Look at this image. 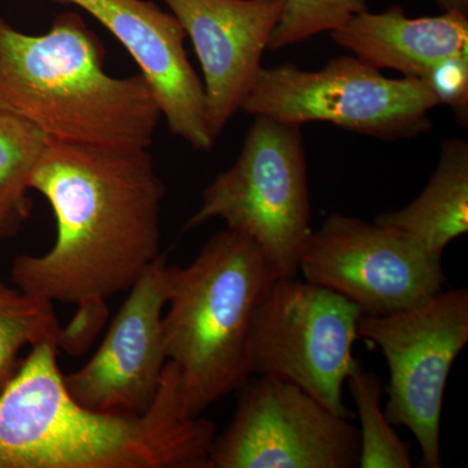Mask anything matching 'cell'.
<instances>
[{"label":"cell","instance_id":"1","mask_svg":"<svg viewBox=\"0 0 468 468\" xmlns=\"http://www.w3.org/2000/svg\"><path fill=\"white\" fill-rule=\"evenodd\" d=\"M54 212L57 239L20 255L12 282L50 302L106 301L128 292L160 257L165 187L149 149L50 141L27 178Z\"/></svg>","mask_w":468,"mask_h":468},{"label":"cell","instance_id":"2","mask_svg":"<svg viewBox=\"0 0 468 468\" xmlns=\"http://www.w3.org/2000/svg\"><path fill=\"white\" fill-rule=\"evenodd\" d=\"M30 347L0 392V468H209L217 430L187 412L174 362L144 414H104L68 390L58 338Z\"/></svg>","mask_w":468,"mask_h":468},{"label":"cell","instance_id":"3","mask_svg":"<svg viewBox=\"0 0 468 468\" xmlns=\"http://www.w3.org/2000/svg\"><path fill=\"white\" fill-rule=\"evenodd\" d=\"M0 111L32 122L55 143L150 149L162 113L141 73L104 70L98 37L77 12L42 34L0 17Z\"/></svg>","mask_w":468,"mask_h":468},{"label":"cell","instance_id":"4","mask_svg":"<svg viewBox=\"0 0 468 468\" xmlns=\"http://www.w3.org/2000/svg\"><path fill=\"white\" fill-rule=\"evenodd\" d=\"M277 277L260 246L228 228L212 236L192 263L167 266L163 338L193 417L252 377V325Z\"/></svg>","mask_w":468,"mask_h":468},{"label":"cell","instance_id":"5","mask_svg":"<svg viewBox=\"0 0 468 468\" xmlns=\"http://www.w3.org/2000/svg\"><path fill=\"white\" fill-rule=\"evenodd\" d=\"M254 117L239 158L206 187L183 232L221 218L260 246L277 276H297L313 232L303 134L301 126Z\"/></svg>","mask_w":468,"mask_h":468},{"label":"cell","instance_id":"6","mask_svg":"<svg viewBox=\"0 0 468 468\" xmlns=\"http://www.w3.org/2000/svg\"><path fill=\"white\" fill-rule=\"evenodd\" d=\"M440 106L420 79H389L356 57L332 58L319 70L285 63L261 67L241 111L302 126L323 122L384 141L410 140L433 128Z\"/></svg>","mask_w":468,"mask_h":468},{"label":"cell","instance_id":"7","mask_svg":"<svg viewBox=\"0 0 468 468\" xmlns=\"http://www.w3.org/2000/svg\"><path fill=\"white\" fill-rule=\"evenodd\" d=\"M358 335L377 345L387 360L388 420L411 431L421 452L419 467L441 468L443 394L468 344L467 288H443L389 315H362Z\"/></svg>","mask_w":468,"mask_h":468},{"label":"cell","instance_id":"8","mask_svg":"<svg viewBox=\"0 0 468 468\" xmlns=\"http://www.w3.org/2000/svg\"><path fill=\"white\" fill-rule=\"evenodd\" d=\"M362 315L338 292L297 276L277 277L252 325V377L295 385L335 414L353 418L343 390Z\"/></svg>","mask_w":468,"mask_h":468},{"label":"cell","instance_id":"9","mask_svg":"<svg viewBox=\"0 0 468 468\" xmlns=\"http://www.w3.org/2000/svg\"><path fill=\"white\" fill-rule=\"evenodd\" d=\"M300 273L306 282L343 295L369 316L410 309L448 282L442 258L411 237L337 212L307 237Z\"/></svg>","mask_w":468,"mask_h":468},{"label":"cell","instance_id":"10","mask_svg":"<svg viewBox=\"0 0 468 468\" xmlns=\"http://www.w3.org/2000/svg\"><path fill=\"white\" fill-rule=\"evenodd\" d=\"M239 389L227 430L215 437L209 468H353L359 431L295 385L258 375Z\"/></svg>","mask_w":468,"mask_h":468},{"label":"cell","instance_id":"11","mask_svg":"<svg viewBox=\"0 0 468 468\" xmlns=\"http://www.w3.org/2000/svg\"><path fill=\"white\" fill-rule=\"evenodd\" d=\"M167 260L160 255L131 289L95 356L64 377L85 408L104 414L143 415L158 396L168 362L163 338Z\"/></svg>","mask_w":468,"mask_h":468},{"label":"cell","instance_id":"12","mask_svg":"<svg viewBox=\"0 0 468 468\" xmlns=\"http://www.w3.org/2000/svg\"><path fill=\"white\" fill-rule=\"evenodd\" d=\"M94 17L122 43L149 84L171 133L198 151L214 149L203 82L180 21L149 0H55Z\"/></svg>","mask_w":468,"mask_h":468},{"label":"cell","instance_id":"13","mask_svg":"<svg viewBox=\"0 0 468 468\" xmlns=\"http://www.w3.org/2000/svg\"><path fill=\"white\" fill-rule=\"evenodd\" d=\"M201 63L209 129L215 138L241 111L284 0H163Z\"/></svg>","mask_w":468,"mask_h":468},{"label":"cell","instance_id":"14","mask_svg":"<svg viewBox=\"0 0 468 468\" xmlns=\"http://www.w3.org/2000/svg\"><path fill=\"white\" fill-rule=\"evenodd\" d=\"M332 39L377 69H393L423 80L436 64L468 52L467 12L443 11L439 16H406L399 5L356 15Z\"/></svg>","mask_w":468,"mask_h":468},{"label":"cell","instance_id":"15","mask_svg":"<svg viewBox=\"0 0 468 468\" xmlns=\"http://www.w3.org/2000/svg\"><path fill=\"white\" fill-rule=\"evenodd\" d=\"M375 223L411 237L431 254L442 258L446 248L468 232V141L448 138L427 186L406 207L381 212Z\"/></svg>","mask_w":468,"mask_h":468},{"label":"cell","instance_id":"16","mask_svg":"<svg viewBox=\"0 0 468 468\" xmlns=\"http://www.w3.org/2000/svg\"><path fill=\"white\" fill-rule=\"evenodd\" d=\"M346 381L360 421L358 467H411L408 445L394 432L381 408L385 389L377 372L366 367L362 360L354 358Z\"/></svg>","mask_w":468,"mask_h":468},{"label":"cell","instance_id":"17","mask_svg":"<svg viewBox=\"0 0 468 468\" xmlns=\"http://www.w3.org/2000/svg\"><path fill=\"white\" fill-rule=\"evenodd\" d=\"M60 324L52 302L33 297L0 280V392L18 366V354L43 338H58Z\"/></svg>","mask_w":468,"mask_h":468},{"label":"cell","instance_id":"18","mask_svg":"<svg viewBox=\"0 0 468 468\" xmlns=\"http://www.w3.org/2000/svg\"><path fill=\"white\" fill-rule=\"evenodd\" d=\"M368 11L366 0H284L282 16L268 48L279 50L341 29L356 15Z\"/></svg>","mask_w":468,"mask_h":468},{"label":"cell","instance_id":"19","mask_svg":"<svg viewBox=\"0 0 468 468\" xmlns=\"http://www.w3.org/2000/svg\"><path fill=\"white\" fill-rule=\"evenodd\" d=\"M48 143L32 122L0 111V199L27 194V178Z\"/></svg>","mask_w":468,"mask_h":468},{"label":"cell","instance_id":"20","mask_svg":"<svg viewBox=\"0 0 468 468\" xmlns=\"http://www.w3.org/2000/svg\"><path fill=\"white\" fill-rule=\"evenodd\" d=\"M423 81L435 92L440 104L451 107L462 124H467L468 52L436 64Z\"/></svg>","mask_w":468,"mask_h":468},{"label":"cell","instance_id":"21","mask_svg":"<svg viewBox=\"0 0 468 468\" xmlns=\"http://www.w3.org/2000/svg\"><path fill=\"white\" fill-rule=\"evenodd\" d=\"M79 313L66 329L60 328L58 346L70 354H81L109 318L106 301H88L79 304Z\"/></svg>","mask_w":468,"mask_h":468},{"label":"cell","instance_id":"22","mask_svg":"<svg viewBox=\"0 0 468 468\" xmlns=\"http://www.w3.org/2000/svg\"><path fill=\"white\" fill-rule=\"evenodd\" d=\"M32 211L27 194L0 199V242L15 236Z\"/></svg>","mask_w":468,"mask_h":468},{"label":"cell","instance_id":"23","mask_svg":"<svg viewBox=\"0 0 468 468\" xmlns=\"http://www.w3.org/2000/svg\"><path fill=\"white\" fill-rule=\"evenodd\" d=\"M435 2L443 9V11H449V9H460V11L467 12L468 0H435Z\"/></svg>","mask_w":468,"mask_h":468}]
</instances>
